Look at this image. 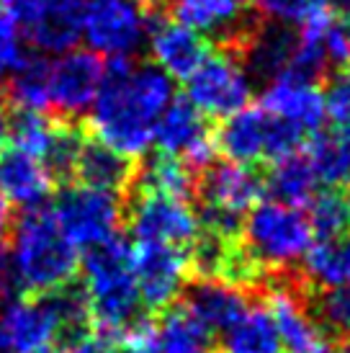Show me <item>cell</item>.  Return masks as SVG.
Here are the masks:
<instances>
[{
    "label": "cell",
    "instance_id": "obj_16",
    "mask_svg": "<svg viewBox=\"0 0 350 353\" xmlns=\"http://www.w3.org/2000/svg\"><path fill=\"white\" fill-rule=\"evenodd\" d=\"M150 57L157 70H163L170 80H188L198 65L209 57L212 44L204 34L188 29L181 21H160L150 26L147 37Z\"/></svg>",
    "mask_w": 350,
    "mask_h": 353
},
{
    "label": "cell",
    "instance_id": "obj_37",
    "mask_svg": "<svg viewBox=\"0 0 350 353\" xmlns=\"http://www.w3.org/2000/svg\"><path fill=\"white\" fill-rule=\"evenodd\" d=\"M325 57L327 65H348L350 62V13H332L325 31Z\"/></svg>",
    "mask_w": 350,
    "mask_h": 353
},
{
    "label": "cell",
    "instance_id": "obj_5",
    "mask_svg": "<svg viewBox=\"0 0 350 353\" xmlns=\"http://www.w3.org/2000/svg\"><path fill=\"white\" fill-rule=\"evenodd\" d=\"M196 188L204 206L198 214L201 227H206V232L234 240L243 230L245 214L260 201L265 183L253 165L224 160L204 168Z\"/></svg>",
    "mask_w": 350,
    "mask_h": 353
},
{
    "label": "cell",
    "instance_id": "obj_3",
    "mask_svg": "<svg viewBox=\"0 0 350 353\" xmlns=\"http://www.w3.org/2000/svg\"><path fill=\"white\" fill-rule=\"evenodd\" d=\"M8 258L16 289L37 296L70 286L80 268V250L62 235L47 206L21 212L13 225Z\"/></svg>",
    "mask_w": 350,
    "mask_h": 353
},
{
    "label": "cell",
    "instance_id": "obj_14",
    "mask_svg": "<svg viewBox=\"0 0 350 353\" xmlns=\"http://www.w3.org/2000/svg\"><path fill=\"white\" fill-rule=\"evenodd\" d=\"M59 341V325L47 294L6 299L0 310V351L41 353Z\"/></svg>",
    "mask_w": 350,
    "mask_h": 353
},
{
    "label": "cell",
    "instance_id": "obj_23",
    "mask_svg": "<svg viewBox=\"0 0 350 353\" xmlns=\"http://www.w3.org/2000/svg\"><path fill=\"white\" fill-rule=\"evenodd\" d=\"M294 44H296V34L281 26V23H271L265 29H253V34L245 41V68L250 75H258L262 80H271L281 75L291 65Z\"/></svg>",
    "mask_w": 350,
    "mask_h": 353
},
{
    "label": "cell",
    "instance_id": "obj_26",
    "mask_svg": "<svg viewBox=\"0 0 350 353\" xmlns=\"http://www.w3.org/2000/svg\"><path fill=\"white\" fill-rule=\"evenodd\" d=\"M212 335L185 307H167L163 320L152 325L155 353H216Z\"/></svg>",
    "mask_w": 350,
    "mask_h": 353
},
{
    "label": "cell",
    "instance_id": "obj_9",
    "mask_svg": "<svg viewBox=\"0 0 350 353\" xmlns=\"http://www.w3.org/2000/svg\"><path fill=\"white\" fill-rule=\"evenodd\" d=\"M253 75L234 52H216L185 80V101L209 119H227L250 106Z\"/></svg>",
    "mask_w": 350,
    "mask_h": 353
},
{
    "label": "cell",
    "instance_id": "obj_38",
    "mask_svg": "<svg viewBox=\"0 0 350 353\" xmlns=\"http://www.w3.org/2000/svg\"><path fill=\"white\" fill-rule=\"evenodd\" d=\"M325 119H330L332 127L350 124V78H332L330 85L322 90Z\"/></svg>",
    "mask_w": 350,
    "mask_h": 353
},
{
    "label": "cell",
    "instance_id": "obj_17",
    "mask_svg": "<svg viewBox=\"0 0 350 353\" xmlns=\"http://www.w3.org/2000/svg\"><path fill=\"white\" fill-rule=\"evenodd\" d=\"M175 21L204 34L206 39L243 47L253 34L247 0H173Z\"/></svg>",
    "mask_w": 350,
    "mask_h": 353
},
{
    "label": "cell",
    "instance_id": "obj_7",
    "mask_svg": "<svg viewBox=\"0 0 350 353\" xmlns=\"http://www.w3.org/2000/svg\"><path fill=\"white\" fill-rule=\"evenodd\" d=\"M214 137L216 150L227 160L243 165L281 160L299 152L304 145V134L299 129L268 117L260 106H245L227 117Z\"/></svg>",
    "mask_w": 350,
    "mask_h": 353
},
{
    "label": "cell",
    "instance_id": "obj_42",
    "mask_svg": "<svg viewBox=\"0 0 350 353\" xmlns=\"http://www.w3.org/2000/svg\"><path fill=\"white\" fill-rule=\"evenodd\" d=\"M70 353H114L111 351V343H106V341H101V338H80V341H72V343H68Z\"/></svg>",
    "mask_w": 350,
    "mask_h": 353
},
{
    "label": "cell",
    "instance_id": "obj_22",
    "mask_svg": "<svg viewBox=\"0 0 350 353\" xmlns=\"http://www.w3.org/2000/svg\"><path fill=\"white\" fill-rule=\"evenodd\" d=\"M309 137L304 155L317 181L327 188H350V124L320 129Z\"/></svg>",
    "mask_w": 350,
    "mask_h": 353
},
{
    "label": "cell",
    "instance_id": "obj_19",
    "mask_svg": "<svg viewBox=\"0 0 350 353\" xmlns=\"http://www.w3.org/2000/svg\"><path fill=\"white\" fill-rule=\"evenodd\" d=\"M54 188V173L44 160L10 148L0 152V194L8 204L26 209H39L47 204Z\"/></svg>",
    "mask_w": 350,
    "mask_h": 353
},
{
    "label": "cell",
    "instance_id": "obj_47",
    "mask_svg": "<svg viewBox=\"0 0 350 353\" xmlns=\"http://www.w3.org/2000/svg\"><path fill=\"white\" fill-rule=\"evenodd\" d=\"M41 353H70L68 343H62V345H49L47 351H41Z\"/></svg>",
    "mask_w": 350,
    "mask_h": 353
},
{
    "label": "cell",
    "instance_id": "obj_29",
    "mask_svg": "<svg viewBox=\"0 0 350 353\" xmlns=\"http://www.w3.org/2000/svg\"><path fill=\"white\" fill-rule=\"evenodd\" d=\"M139 194H160V196L188 199L194 194V170L181 157L160 155L152 157L139 173H134Z\"/></svg>",
    "mask_w": 350,
    "mask_h": 353
},
{
    "label": "cell",
    "instance_id": "obj_25",
    "mask_svg": "<svg viewBox=\"0 0 350 353\" xmlns=\"http://www.w3.org/2000/svg\"><path fill=\"white\" fill-rule=\"evenodd\" d=\"M222 353H283L276 323L265 304H247V310L229 327H224Z\"/></svg>",
    "mask_w": 350,
    "mask_h": 353
},
{
    "label": "cell",
    "instance_id": "obj_28",
    "mask_svg": "<svg viewBox=\"0 0 350 353\" xmlns=\"http://www.w3.org/2000/svg\"><path fill=\"white\" fill-rule=\"evenodd\" d=\"M304 276L317 289L350 284V240L348 237H332L311 243L302 258Z\"/></svg>",
    "mask_w": 350,
    "mask_h": 353
},
{
    "label": "cell",
    "instance_id": "obj_10",
    "mask_svg": "<svg viewBox=\"0 0 350 353\" xmlns=\"http://www.w3.org/2000/svg\"><path fill=\"white\" fill-rule=\"evenodd\" d=\"M129 261H132L142 307L165 312L183 294L188 276H191L188 248L134 243V248H129Z\"/></svg>",
    "mask_w": 350,
    "mask_h": 353
},
{
    "label": "cell",
    "instance_id": "obj_43",
    "mask_svg": "<svg viewBox=\"0 0 350 353\" xmlns=\"http://www.w3.org/2000/svg\"><path fill=\"white\" fill-rule=\"evenodd\" d=\"M8 127H10V117H8V103L3 99V93H0V152L6 148V142H8Z\"/></svg>",
    "mask_w": 350,
    "mask_h": 353
},
{
    "label": "cell",
    "instance_id": "obj_13",
    "mask_svg": "<svg viewBox=\"0 0 350 353\" xmlns=\"http://www.w3.org/2000/svg\"><path fill=\"white\" fill-rule=\"evenodd\" d=\"M152 145L163 155L181 157L191 170H204L216 157V137L201 117L185 99H173L160 114Z\"/></svg>",
    "mask_w": 350,
    "mask_h": 353
},
{
    "label": "cell",
    "instance_id": "obj_33",
    "mask_svg": "<svg viewBox=\"0 0 350 353\" xmlns=\"http://www.w3.org/2000/svg\"><path fill=\"white\" fill-rule=\"evenodd\" d=\"M311 312L325 333L350 338V284L320 289Z\"/></svg>",
    "mask_w": 350,
    "mask_h": 353
},
{
    "label": "cell",
    "instance_id": "obj_46",
    "mask_svg": "<svg viewBox=\"0 0 350 353\" xmlns=\"http://www.w3.org/2000/svg\"><path fill=\"white\" fill-rule=\"evenodd\" d=\"M330 6H338L340 10H345V13H350V0H327Z\"/></svg>",
    "mask_w": 350,
    "mask_h": 353
},
{
    "label": "cell",
    "instance_id": "obj_31",
    "mask_svg": "<svg viewBox=\"0 0 350 353\" xmlns=\"http://www.w3.org/2000/svg\"><path fill=\"white\" fill-rule=\"evenodd\" d=\"M307 219L311 232L320 240L345 237L350 230V188H325L317 191L307 204Z\"/></svg>",
    "mask_w": 350,
    "mask_h": 353
},
{
    "label": "cell",
    "instance_id": "obj_41",
    "mask_svg": "<svg viewBox=\"0 0 350 353\" xmlns=\"http://www.w3.org/2000/svg\"><path fill=\"white\" fill-rule=\"evenodd\" d=\"M13 292H16V281H13V271H10L8 248L0 240V302L10 299Z\"/></svg>",
    "mask_w": 350,
    "mask_h": 353
},
{
    "label": "cell",
    "instance_id": "obj_48",
    "mask_svg": "<svg viewBox=\"0 0 350 353\" xmlns=\"http://www.w3.org/2000/svg\"><path fill=\"white\" fill-rule=\"evenodd\" d=\"M338 353H350V343L342 345V348H340V351H338Z\"/></svg>",
    "mask_w": 350,
    "mask_h": 353
},
{
    "label": "cell",
    "instance_id": "obj_27",
    "mask_svg": "<svg viewBox=\"0 0 350 353\" xmlns=\"http://www.w3.org/2000/svg\"><path fill=\"white\" fill-rule=\"evenodd\" d=\"M262 183H265V188L271 191V196L276 201L304 209L311 201V196L317 194V183L320 181L314 176L304 150H299L294 155L273 160L271 173H268V178Z\"/></svg>",
    "mask_w": 350,
    "mask_h": 353
},
{
    "label": "cell",
    "instance_id": "obj_21",
    "mask_svg": "<svg viewBox=\"0 0 350 353\" xmlns=\"http://www.w3.org/2000/svg\"><path fill=\"white\" fill-rule=\"evenodd\" d=\"M247 294L243 286L219 281V279H201L185 296V310L204 325L209 333H222L224 327L247 310Z\"/></svg>",
    "mask_w": 350,
    "mask_h": 353
},
{
    "label": "cell",
    "instance_id": "obj_40",
    "mask_svg": "<svg viewBox=\"0 0 350 353\" xmlns=\"http://www.w3.org/2000/svg\"><path fill=\"white\" fill-rule=\"evenodd\" d=\"M41 0H0V13L8 16L19 23L21 29L31 21V16L37 13Z\"/></svg>",
    "mask_w": 350,
    "mask_h": 353
},
{
    "label": "cell",
    "instance_id": "obj_18",
    "mask_svg": "<svg viewBox=\"0 0 350 353\" xmlns=\"http://www.w3.org/2000/svg\"><path fill=\"white\" fill-rule=\"evenodd\" d=\"M265 310L276 323L283 353H330L327 333L304 304L299 292L289 286H273L268 292Z\"/></svg>",
    "mask_w": 350,
    "mask_h": 353
},
{
    "label": "cell",
    "instance_id": "obj_1",
    "mask_svg": "<svg viewBox=\"0 0 350 353\" xmlns=\"http://www.w3.org/2000/svg\"><path fill=\"white\" fill-rule=\"evenodd\" d=\"M173 99V80L152 62L108 59L88 127L96 142L134 160L152 148L157 119Z\"/></svg>",
    "mask_w": 350,
    "mask_h": 353
},
{
    "label": "cell",
    "instance_id": "obj_12",
    "mask_svg": "<svg viewBox=\"0 0 350 353\" xmlns=\"http://www.w3.org/2000/svg\"><path fill=\"white\" fill-rule=\"evenodd\" d=\"M106 62L90 50H68L49 62V108L65 119H78L90 111Z\"/></svg>",
    "mask_w": 350,
    "mask_h": 353
},
{
    "label": "cell",
    "instance_id": "obj_36",
    "mask_svg": "<svg viewBox=\"0 0 350 353\" xmlns=\"http://www.w3.org/2000/svg\"><path fill=\"white\" fill-rule=\"evenodd\" d=\"M26 59L23 29L8 16L0 13V80H6Z\"/></svg>",
    "mask_w": 350,
    "mask_h": 353
},
{
    "label": "cell",
    "instance_id": "obj_39",
    "mask_svg": "<svg viewBox=\"0 0 350 353\" xmlns=\"http://www.w3.org/2000/svg\"><path fill=\"white\" fill-rule=\"evenodd\" d=\"M121 353H155L152 345V323H136L127 333V338L121 341Z\"/></svg>",
    "mask_w": 350,
    "mask_h": 353
},
{
    "label": "cell",
    "instance_id": "obj_32",
    "mask_svg": "<svg viewBox=\"0 0 350 353\" xmlns=\"http://www.w3.org/2000/svg\"><path fill=\"white\" fill-rule=\"evenodd\" d=\"M59 121H52L47 114H37V111H19V117L10 119L8 139L13 148L44 160L52 148V142L57 137Z\"/></svg>",
    "mask_w": 350,
    "mask_h": 353
},
{
    "label": "cell",
    "instance_id": "obj_30",
    "mask_svg": "<svg viewBox=\"0 0 350 353\" xmlns=\"http://www.w3.org/2000/svg\"><path fill=\"white\" fill-rule=\"evenodd\" d=\"M8 99L19 111H49V59L29 57L10 72L8 78Z\"/></svg>",
    "mask_w": 350,
    "mask_h": 353
},
{
    "label": "cell",
    "instance_id": "obj_24",
    "mask_svg": "<svg viewBox=\"0 0 350 353\" xmlns=\"http://www.w3.org/2000/svg\"><path fill=\"white\" fill-rule=\"evenodd\" d=\"M72 173H78L80 183H85V186L116 191V194H121L134 181L132 160L101 142H83Z\"/></svg>",
    "mask_w": 350,
    "mask_h": 353
},
{
    "label": "cell",
    "instance_id": "obj_49",
    "mask_svg": "<svg viewBox=\"0 0 350 353\" xmlns=\"http://www.w3.org/2000/svg\"><path fill=\"white\" fill-rule=\"evenodd\" d=\"M348 65H350V62H348ZM348 78H350V72H348Z\"/></svg>",
    "mask_w": 350,
    "mask_h": 353
},
{
    "label": "cell",
    "instance_id": "obj_11",
    "mask_svg": "<svg viewBox=\"0 0 350 353\" xmlns=\"http://www.w3.org/2000/svg\"><path fill=\"white\" fill-rule=\"evenodd\" d=\"M124 222L129 225L136 243H160V245L188 248L201 235L198 212L188 199L139 194L132 201Z\"/></svg>",
    "mask_w": 350,
    "mask_h": 353
},
{
    "label": "cell",
    "instance_id": "obj_35",
    "mask_svg": "<svg viewBox=\"0 0 350 353\" xmlns=\"http://www.w3.org/2000/svg\"><path fill=\"white\" fill-rule=\"evenodd\" d=\"M83 134L72 124H59L57 129V137L52 142L44 163L47 168L54 173V176H70L75 170V163H78V155L83 150Z\"/></svg>",
    "mask_w": 350,
    "mask_h": 353
},
{
    "label": "cell",
    "instance_id": "obj_8",
    "mask_svg": "<svg viewBox=\"0 0 350 353\" xmlns=\"http://www.w3.org/2000/svg\"><path fill=\"white\" fill-rule=\"evenodd\" d=\"M150 26L139 0H85L80 41L98 57L132 59L147 44Z\"/></svg>",
    "mask_w": 350,
    "mask_h": 353
},
{
    "label": "cell",
    "instance_id": "obj_15",
    "mask_svg": "<svg viewBox=\"0 0 350 353\" xmlns=\"http://www.w3.org/2000/svg\"><path fill=\"white\" fill-rule=\"evenodd\" d=\"M260 108L268 117L299 129L304 137L320 132L325 124L322 88L314 80L294 75V72H281L276 78L265 80V88L260 93Z\"/></svg>",
    "mask_w": 350,
    "mask_h": 353
},
{
    "label": "cell",
    "instance_id": "obj_44",
    "mask_svg": "<svg viewBox=\"0 0 350 353\" xmlns=\"http://www.w3.org/2000/svg\"><path fill=\"white\" fill-rule=\"evenodd\" d=\"M8 225H10V204L3 199V194H0V240L6 237Z\"/></svg>",
    "mask_w": 350,
    "mask_h": 353
},
{
    "label": "cell",
    "instance_id": "obj_2",
    "mask_svg": "<svg viewBox=\"0 0 350 353\" xmlns=\"http://www.w3.org/2000/svg\"><path fill=\"white\" fill-rule=\"evenodd\" d=\"M78 271H83L80 292L85 296L88 317L98 338L106 343H121L129 330L145 320L124 237L119 235L85 250Z\"/></svg>",
    "mask_w": 350,
    "mask_h": 353
},
{
    "label": "cell",
    "instance_id": "obj_34",
    "mask_svg": "<svg viewBox=\"0 0 350 353\" xmlns=\"http://www.w3.org/2000/svg\"><path fill=\"white\" fill-rule=\"evenodd\" d=\"M250 10L281 26H299L311 10L330 6L327 0H247Z\"/></svg>",
    "mask_w": 350,
    "mask_h": 353
},
{
    "label": "cell",
    "instance_id": "obj_6",
    "mask_svg": "<svg viewBox=\"0 0 350 353\" xmlns=\"http://www.w3.org/2000/svg\"><path fill=\"white\" fill-rule=\"evenodd\" d=\"M62 235L68 237L75 250H90L119 237L124 227V201L116 191H103L85 183L65 186L49 209Z\"/></svg>",
    "mask_w": 350,
    "mask_h": 353
},
{
    "label": "cell",
    "instance_id": "obj_45",
    "mask_svg": "<svg viewBox=\"0 0 350 353\" xmlns=\"http://www.w3.org/2000/svg\"><path fill=\"white\" fill-rule=\"evenodd\" d=\"M167 3H173V0H139V6H145L147 10L150 8H165Z\"/></svg>",
    "mask_w": 350,
    "mask_h": 353
},
{
    "label": "cell",
    "instance_id": "obj_4",
    "mask_svg": "<svg viewBox=\"0 0 350 353\" xmlns=\"http://www.w3.org/2000/svg\"><path fill=\"white\" fill-rule=\"evenodd\" d=\"M247 253L260 268H291L302 263L304 253L314 243L307 212L281 201H258L245 214L243 230Z\"/></svg>",
    "mask_w": 350,
    "mask_h": 353
},
{
    "label": "cell",
    "instance_id": "obj_20",
    "mask_svg": "<svg viewBox=\"0 0 350 353\" xmlns=\"http://www.w3.org/2000/svg\"><path fill=\"white\" fill-rule=\"evenodd\" d=\"M85 0H41L23 34L47 54H62L78 47L83 37Z\"/></svg>",
    "mask_w": 350,
    "mask_h": 353
}]
</instances>
